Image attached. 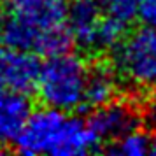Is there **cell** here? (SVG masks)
<instances>
[{
  "instance_id": "1",
  "label": "cell",
  "mask_w": 156,
  "mask_h": 156,
  "mask_svg": "<svg viewBox=\"0 0 156 156\" xmlns=\"http://www.w3.org/2000/svg\"><path fill=\"white\" fill-rule=\"evenodd\" d=\"M0 44L42 56L69 51L65 0H7L0 16Z\"/></svg>"
},
{
  "instance_id": "2",
  "label": "cell",
  "mask_w": 156,
  "mask_h": 156,
  "mask_svg": "<svg viewBox=\"0 0 156 156\" xmlns=\"http://www.w3.org/2000/svg\"><path fill=\"white\" fill-rule=\"evenodd\" d=\"M14 142L16 149L28 156H83L98 147V139L86 121L53 107L30 112Z\"/></svg>"
},
{
  "instance_id": "3",
  "label": "cell",
  "mask_w": 156,
  "mask_h": 156,
  "mask_svg": "<svg viewBox=\"0 0 156 156\" xmlns=\"http://www.w3.org/2000/svg\"><path fill=\"white\" fill-rule=\"evenodd\" d=\"M88 65L81 56L69 51L48 56L41 65L35 90L46 107L65 112L84 107V86Z\"/></svg>"
},
{
  "instance_id": "4",
  "label": "cell",
  "mask_w": 156,
  "mask_h": 156,
  "mask_svg": "<svg viewBox=\"0 0 156 156\" xmlns=\"http://www.w3.org/2000/svg\"><path fill=\"white\" fill-rule=\"evenodd\" d=\"M114 70L140 90H156V27L144 25L114 48Z\"/></svg>"
},
{
  "instance_id": "5",
  "label": "cell",
  "mask_w": 156,
  "mask_h": 156,
  "mask_svg": "<svg viewBox=\"0 0 156 156\" xmlns=\"http://www.w3.org/2000/svg\"><path fill=\"white\" fill-rule=\"evenodd\" d=\"M86 123L98 140H116L121 135L139 128L140 114L130 102L112 98L107 104L93 107V112Z\"/></svg>"
},
{
  "instance_id": "6",
  "label": "cell",
  "mask_w": 156,
  "mask_h": 156,
  "mask_svg": "<svg viewBox=\"0 0 156 156\" xmlns=\"http://www.w3.org/2000/svg\"><path fill=\"white\" fill-rule=\"evenodd\" d=\"M41 63L37 55L0 44V90L28 93L35 88Z\"/></svg>"
},
{
  "instance_id": "7",
  "label": "cell",
  "mask_w": 156,
  "mask_h": 156,
  "mask_svg": "<svg viewBox=\"0 0 156 156\" xmlns=\"http://www.w3.org/2000/svg\"><path fill=\"white\" fill-rule=\"evenodd\" d=\"M102 20V5L97 0H74L67 9V28L72 41L83 49L93 51L95 32Z\"/></svg>"
},
{
  "instance_id": "8",
  "label": "cell",
  "mask_w": 156,
  "mask_h": 156,
  "mask_svg": "<svg viewBox=\"0 0 156 156\" xmlns=\"http://www.w3.org/2000/svg\"><path fill=\"white\" fill-rule=\"evenodd\" d=\"M30 112L32 105L25 93L0 90V146L18 139Z\"/></svg>"
},
{
  "instance_id": "9",
  "label": "cell",
  "mask_w": 156,
  "mask_h": 156,
  "mask_svg": "<svg viewBox=\"0 0 156 156\" xmlns=\"http://www.w3.org/2000/svg\"><path fill=\"white\" fill-rule=\"evenodd\" d=\"M118 93V72L107 63L88 67L84 86V107H98L107 104Z\"/></svg>"
},
{
  "instance_id": "10",
  "label": "cell",
  "mask_w": 156,
  "mask_h": 156,
  "mask_svg": "<svg viewBox=\"0 0 156 156\" xmlns=\"http://www.w3.org/2000/svg\"><path fill=\"white\" fill-rule=\"evenodd\" d=\"M126 25L114 16L107 14L102 16L97 32H95V41H93V51H104V49H114L119 41L126 35Z\"/></svg>"
},
{
  "instance_id": "11",
  "label": "cell",
  "mask_w": 156,
  "mask_h": 156,
  "mask_svg": "<svg viewBox=\"0 0 156 156\" xmlns=\"http://www.w3.org/2000/svg\"><path fill=\"white\" fill-rule=\"evenodd\" d=\"M151 144L153 140L149 139V135L135 128L132 132L121 135L119 139H116L109 147V153L121 156H144L151 151Z\"/></svg>"
},
{
  "instance_id": "12",
  "label": "cell",
  "mask_w": 156,
  "mask_h": 156,
  "mask_svg": "<svg viewBox=\"0 0 156 156\" xmlns=\"http://www.w3.org/2000/svg\"><path fill=\"white\" fill-rule=\"evenodd\" d=\"M135 16L147 27H156V0H139Z\"/></svg>"
},
{
  "instance_id": "13",
  "label": "cell",
  "mask_w": 156,
  "mask_h": 156,
  "mask_svg": "<svg viewBox=\"0 0 156 156\" xmlns=\"http://www.w3.org/2000/svg\"><path fill=\"white\" fill-rule=\"evenodd\" d=\"M146 121L153 130H156V93L151 97V100L146 105Z\"/></svg>"
},
{
  "instance_id": "14",
  "label": "cell",
  "mask_w": 156,
  "mask_h": 156,
  "mask_svg": "<svg viewBox=\"0 0 156 156\" xmlns=\"http://www.w3.org/2000/svg\"><path fill=\"white\" fill-rule=\"evenodd\" d=\"M151 151H153V153H154V154H156V140L153 142V144H151Z\"/></svg>"
},
{
  "instance_id": "15",
  "label": "cell",
  "mask_w": 156,
  "mask_h": 156,
  "mask_svg": "<svg viewBox=\"0 0 156 156\" xmlns=\"http://www.w3.org/2000/svg\"><path fill=\"white\" fill-rule=\"evenodd\" d=\"M2 4H4V2H2V0H0V16H2Z\"/></svg>"
},
{
  "instance_id": "16",
  "label": "cell",
  "mask_w": 156,
  "mask_h": 156,
  "mask_svg": "<svg viewBox=\"0 0 156 156\" xmlns=\"http://www.w3.org/2000/svg\"><path fill=\"white\" fill-rule=\"evenodd\" d=\"M0 153H2V147H0Z\"/></svg>"
}]
</instances>
